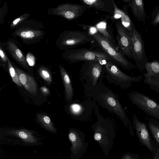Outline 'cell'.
<instances>
[{
    "mask_svg": "<svg viewBox=\"0 0 159 159\" xmlns=\"http://www.w3.org/2000/svg\"><path fill=\"white\" fill-rule=\"evenodd\" d=\"M104 75L101 77L92 90L85 96L88 99L92 98L102 108L116 115L129 129L130 133L133 136V125L120 102L118 95L102 82Z\"/></svg>",
    "mask_w": 159,
    "mask_h": 159,
    "instance_id": "cell-1",
    "label": "cell"
},
{
    "mask_svg": "<svg viewBox=\"0 0 159 159\" xmlns=\"http://www.w3.org/2000/svg\"><path fill=\"white\" fill-rule=\"evenodd\" d=\"M95 111L97 120L91 126L94 132V138L105 154L107 155L112 146L116 136V123L113 119L104 117L100 114L97 103Z\"/></svg>",
    "mask_w": 159,
    "mask_h": 159,
    "instance_id": "cell-2",
    "label": "cell"
},
{
    "mask_svg": "<svg viewBox=\"0 0 159 159\" xmlns=\"http://www.w3.org/2000/svg\"><path fill=\"white\" fill-rule=\"evenodd\" d=\"M78 25L82 26L86 30L115 65L121 66L125 70H129L136 67V65L129 61L118 48L116 47L110 39L98 31L94 26L84 24H79Z\"/></svg>",
    "mask_w": 159,
    "mask_h": 159,
    "instance_id": "cell-3",
    "label": "cell"
},
{
    "mask_svg": "<svg viewBox=\"0 0 159 159\" xmlns=\"http://www.w3.org/2000/svg\"><path fill=\"white\" fill-rule=\"evenodd\" d=\"M103 61H86L82 64L79 77L85 96L92 90L101 77L104 74Z\"/></svg>",
    "mask_w": 159,
    "mask_h": 159,
    "instance_id": "cell-4",
    "label": "cell"
},
{
    "mask_svg": "<svg viewBox=\"0 0 159 159\" xmlns=\"http://www.w3.org/2000/svg\"><path fill=\"white\" fill-rule=\"evenodd\" d=\"M103 70L104 77L109 83L123 89L130 87L134 83L140 81L143 77L141 75L132 76L126 74L111 60L103 61Z\"/></svg>",
    "mask_w": 159,
    "mask_h": 159,
    "instance_id": "cell-5",
    "label": "cell"
},
{
    "mask_svg": "<svg viewBox=\"0 0 159 159\" xmlns=\"http://www.w3.org/2000/svg\"><path fill=\"white\" fill-rule=\"evenodd\" d=\"M42 23L35 20H28L12 34L15 38L20 39L25 44L29 45L39 42L43 38L45 32Z\"/></svg>",
    "mask_w": 159,
    "mask_h": 159,
    "instance_id": "cell-6",
    "label": "cell"
},
{
    "mask_svg": "<svg viewBox=\"0 0 159 159\" xmlns=\"http://www.w3.org/2000/svg\"><path fill=\"white\" fill-rule=\"evenodd\" d=\"M94 39L86 31L66 30L61 32L55 42L56 47L65 51L73 49Z\"/></svg>",
    "mask_w": 159,
    "mask_h": 159,
    "instance_id": "cell-7",
    "label": "cell"
},
{
    "mask_svg": "<svg viewBox=\"0 0 159 159\" xmlns=\"http://www.w3.org/2000/svg\"><path fill=\"white\" fill-rule=\"evenodd\" d=\"M62 56L71 63L89 61H111L110 57L104 51H94L86 48L68 50L64 51Z\"/></svg>",
    "mask_w": 159,
    "mask_h": 159,
    "instance_id": "cell-8",
    "label": "cell"
},
{
    "mask_svg": "<svg viewBox=\"0 0 159 159\" xmlns=\"http://www.w3.org/2000/svg\"><path fill=\"white\" fill-rule=\"evenodd\" d=\"M70 102L68 110L74 119L81 122H86L91 121L93 119L94 116H95V110L96 103L94 100H77Z\"/></svg>",
    "mask_w": 159,
    "mask_h": 159,
    "instance_id": "cell-9",
    "label": "cell"
},
{
    "mask_svg": "<svg viewBox=\"0 0 159 159\" xmlns=\"http://www.w3.org/2000/svg\"><path fill=\"white\" fill-rule=\"evenodd\" d=\"M128 97L132 104L152 118L159 120V104L138 91H133L129 93Z\"/></svg>",
    "mask_w": 159,
    "mask_h": 159,
    "instance_id": "cell-10",
    "label": "cell"
},
{
    "mask_svg": "<svg viewBox=\"0 0 159 159\" xmlns=\"http://www.w3.org/2000/svg\"><path fill=\"white\" fill-rule=\"evenodd\" d=\"M131 51L133 59L135 61L136 67L142 72L145 69V65L148 61L142 35L134 25L131 33Z\"/></svg>",
    "mask_w": 159,
    "mask_h": 159,
    "instance_id": "cell-11",
    "label": "cell"
},
{
    "mask_svg": "<svg viewBox=\"0 0 159 159\" xmlns=\"http://www.w3.org/2000/svg\"><path fill=\"white\" fill-rule=\"evenodd\" d=\"M83 4L68 3L49 8L47 12L49 15L60 16L69 21L74 20L81 16L87 9Z\"/></svg>",
    "mask_w": 159,
    "mask_h": 159,
    "instance_id": "cell-12",
    "label": "cell"
},
{
    "mask_svg": "<svg viewBox=\"0 0 159 159\" xmlns=\"http://www.w3.org/2000/svg\"><path fill=\"white\" fill-rule=\"evenodd\" d=\"M116 30V39L119 50L127 57L133 59L131 48V34L122 25L120 20L115 22Z\"/></svg>",
    "mask_w": 159,
    "mask_h": 159,
    "instance_id": "cell-13",
    "label": "cell"
},
{
    "mask_svg": "<svg viewBox=\"0 0 159 159\" xmlns=\"http://www.w3.org/2000/svg\"><path fill=\"white\" fill-rule=\"evenodd\" d=\"M132 124L141 144L145 146L152 153H155L157 150L152 143L147 125L139 120L135 112L133 115Z\"/></svg>",
    "mask_w": 159,
    "mask_h": 159,
    "instance_id": "cell-14",
    "label": "cell"
},
{
    "mask_svg": "<svg viewBox=\"0 0 159 159\" xmlns=\"http://www.w3.org/2000/svg\"><path fill=\"white\" fill-rule=\"evenodd\" d=\"M146 71L143 74L144 82L150 88L159 94V61L154 60L148 62L145 66Z\"/></svg>",
    "mask_w": 159,
    "mask_h": 159,
    "instance_id": "cell-15",
    "label": "cell"
},
{
    "mask_svg": "<svg viewBox=\"0 0 159 159\" xmlns=\"http://www.w3.org/2000/svg\"><path fill=\"white\" fill-rule=\"evenodd\" d=\"M69 138L72 145L71 149L75 159H79L85 153L88 147L84 133L75 129H71L69 134Z\"/></svg>",
    "mask_w": 159,
    "mask_h": 159,
    "instance_id": "cell-16",
    "label": "cell"
},
{
    "mask_svg": "<svg viewBox=\"0 0 159 159\" xmlns=\"http://www.w3.org/2000/svg\"><path fill=\"white\" fill-rule=\"evenodd\" d=\"M4 45L5 50L16 62L25 69H30L27 60L18 46L17 42L10 38L4 43Z\"/></svg>",
    "mask_w": 159,
    "mask_h": 159,
    "instance_id": "cell-17",
    "label": "cell"
},
{
    "mask_svg": "<svg viewBox=\"0 0 159 159\" xmlns=\"http://www.w3.org/2000/svg\"><path fill=\"white\" fill-rule=\"evenodd\" d=\"M87 8H93L112 15L114 10V0H80Z\"/></svg>",
    "mask_w": 159,
    "mask_h": 159,
    "instance_id": "cell-18",
    "label": "cell"
},
{
    "mask_svg": "<svg viewBox=\"0 0 159 159\" xmlns=\"http://www.w3.org/2000/svg\"><path fill=\"white\" fill-rule=\"evenodd\" d=\"M12 63L13 66L19 75L22 86L30 93L36 95L37 92V86L34 79L14 63Z\"/></svg>",
    "mask_w": 159,
    "mask_h": 159,
    "instance_id": "cell-19",
    "label": "cell"
},
{
    "mask_svg": "<svg viewBox=\"0 0 159 159\" xmlns=\"http://www.w3.org/2000/svg\"><path fill=\"white\" fill-rule=\"evenodd\" d=\"M127 6L131 8L137 20L145 25L146 14L145 11L143 1L142 0H129Z\"/></svg>",
    "mask_w": 159,
    "mask_h": 159,
    "instance_id": "cell-20",
    "label": "cell"
},
{
    "mask_svg": "<svg viewBox=\"0 0 159 159\" xmlns=\"http://www.w3.org/2000/svg\"><path fill=\"white\" fill-rule=\"evenodd\" d=\"M58 66L64 85L66 100L67 102H70L72 101L74 95L71 81L65 68L60 64Z\"/></svg>",
    "mask_w": 159,
    "mask_h": 159,
    "instance_id": "cell-21",
    "label": "cell"
},
{
    "mask_svg": "<svg viewBox=\"0 0 159 159\" xmlns=\"http://www.w3.org/2000/svg\"><path fill=\"white\" fill-rule=\"evenodd\" d=\"M94 26L98 31L110 39L113 44L118 48L112 32H111V28L108 27V25H107L105 22L103 21L98 23Z\"/></svg>",
    "mask_w": 159,
    "mask_h": 159,
    "instance_id": "cell-22",
    "label": "cell"
},
{
    "mask_svg": "<svg viewBox=\"0 0 159 159\" xmlns=\"http://www.w3.org/2000/svg\"><path fill=\"white\" fill-rule=\"evenodd\" d=\"M122 25L131 34L134 25L128 13L126 5H125L122 10L120 19Z\"/></svg>",
    "mask_w": 159,
    "mask_h": 159,
    "instance_id": "cell-23",
    "label": "cell"
},
{
    "mask_svg": "<svg viewBox=\"0 0 159 159\" xmlns=\"http://www.w3.org/2000/svg\"><path fill=\"white\" fill-rule=\"evenodd\" d=\"M153 137L159 145V122L152 118H149L147 125Z\"/></svg>",
    "mask_w": 159,
    "mask_h": 159,
    "instance_id": "cell-24",
    "label": "cell"
},
{
    "mask_svg": "<svg viewBox=\"0 0 159 159\" xmlns=\"http://www.w3.org/2000/svg\"><path fill=\"white\" fill-rule=\"evenodd\" d=\"M30 14L27 13H25L15 19L10 24V28L11 30H16L21 26L24 23L28 20Z\"/></svg>",
    "mask_w": 159,
    "mask_h": 159,
    "instance_id": "cell-25",
    "label": "cell"
},
{
    "mask_svg": "<svg viewBox=\"0 0 159 159\" xmlns=\"http://www.w3.org/2000/svg\"><path fill=\"white\" fill-rule=\"evenodd\" d=\"M37 117L39 121L44 127L51 131H55L50 119L48 116L44 114H39Z\"/></svg>",
    "mask_w": 159,
    "mask_h": 159,
    "instance_id": "cell-26",
    "label": "cell"
},
{
    "mask_svg": "<svg viewBox=\"0 0 159 159\" xmlns=\"http://www.w3.org/2000/svg\"><path fill=\"white\" fill-rule=\"evenodd\" d=\"M8 68L13 81L19 86L22 87V85L20 81L19 75L15 69L9 58L8 59Z\"/></svg>",
    "mask_w": 159,
    "mask_h": 159,
    "instance_id": "cell-27",
    "label": "cell"
},
{
    "mask_svg": "<svg viewBox=\"0 0 159 159\" xmlns=\"http://www.w3.org/2000/svg\"><path fill=\"white\" fill-rule=\"evenodd\" d=\"M40 75L48 84L52 83V81L51 75L48 69L43 65H40L38 69Z\"/></svg>",
    "mask_w": 159,
    "mask_h": 159,
    "instance_id": "cell-28",
    "label": "cell"
},
{
    "mask_svg": "<svg viewBox=\"0 0 159 159\" xmlns=\"http://www.w3.org/2000/svg\"><path fill=\"white\" fill-rule=\"evenodd\" d=\"M151 18V25L156 26L159 24V5L156 6L153 9Z\"/></svg>",
    "mask_w": 159,
    "mask_h": 159,
    "instance_id": "cell-29",
    "label": "cell"
},
{
    "mask_svg": "<svg viewBox=\"0 0 159 159\" xmlns=\"http://www.w3.org/2000/svg\"><path fill=\"white\" fill-rule=\"evenodd\" d=\"M8 57L7 55L4 48V43L0 42V61L2 64L8 65Z\"/></svg>",
    "mask_w": 159,
    "mask_h": 159,
    "instance_id": "cell-30",
    "label": "cell"
},
{
    "mask_svg": "<svg viewBox=\"0 0 159 159\" xmlns=\"http://www.w3.org/2000/svg\"><path fill=\"white\" fill-rule=\"evenodd\" d=\"M10 132L18 135L20 138L25 139H27L29 138H31L30 133L28 131L24 130H19L11 131Z\"/></svg>",
    "mask_w": 159,
    "mask_h": 159,
    "instance_id": "cell-31",
    "label": "cell"
},
{
    "mask_svg": "<svg viewBox=\"0 0 159 159\" xmlns=\"http://www.w3.org/2000/svg\"><path fill=\"white\" fill-rule=\"evenodd\" d=\"M8 7L6 2H5L2 7L0 8V25L4 21L5 16L7 12Z\"/></svg>",
    "mask_w": 159,
    "mask_h": 159,
    "instance_id": "cell-32",
    "label": "cell"
},
{
    "mask_svg": "<svg viewBox=\"0 0 159 159\" xmlns=\"http://www.w3.org/2000/svg\"><path fill=\"white\" fill-rule=\"evenodd\" d=\"M139 156L138 155L129 154L125 155L123 159H139Z\"/></svg>",
    "mask_w": 159,
    "mask_h": 159,
    "instance_id": "cell-33",
    "label": "cell"
},
{
    "mask_svg": "<svg viewBox=\"0 0 159 159\" xmlns=\"http://www.w3.org/2000/svg\"><path fill=\"white\" fill-rule=\"evenodd\" d=\"M153 154L154 155L152 159H159V151L158 149L157 150L156 152Z\"/></svg>",
    "mask_w": 159,
    "mask_h": 159,
    "instance_id": "cell-34",
    "label": "cell"
},
{
    "mask_svg": "<svg viewBox=\"0 0 159 159\" xmlns=\"http://www.w3.org/2000/svg\"><path fill=\"white\" fill-rule=\"evenodd\" d=\"M41 90L42 92L44 94H47L49 93V90L48 89L45 87H42Z\"/></svg>",
    "mask_w": 159,
    "mask_h": 159,
    "instance_id": "cell-35",
    "label": "cell"
},
{
    "mask_svg": "<svg viewBox=\"0 0 159 159\" xmlns=\"http://www.w3.org/2000/svg\"><path fill=\"white\" fill-rule=\"evenodd\" d=\"M143 159H151V158H143Z\"/></svg>",
    "mask_w": 159,
    "mask_h": 159,
    "instance_id": "cell-36",
    "label": "cell"
}]
</instances>
